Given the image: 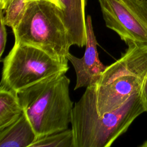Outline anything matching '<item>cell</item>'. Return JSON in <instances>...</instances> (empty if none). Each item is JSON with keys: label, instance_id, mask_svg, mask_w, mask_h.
Segmentation results:
<instances>
[{"label": "cell", "instance_id": "3", "mask_svg": "<svg viewBox=\"0 0 147 147\" xmlns=\"http://www.w3.org/2000/svg\"><path fill=\"white\" fill-rule=\"evenodd\" d=\"M121 57L107 65L95 85V103L99 115L123 105L141 91L147 76V45L127 44Z\"/></svg>", "mask_w": 147, "mask_h": 147}, {"label": "cell", "instance_id": "8", "mask_svg": "<svg viewBox=\"0 0 147 147\" xmlns=\"http://www.w3.org/2000/svg\"><path fill=\"white\" fill-rule=\"evenodd\" d=\"M65 26L68 32L71 46H85L86 27V0H58Z\"/></svg>", "mask_w": 147, "mask_h": 147}, {"label": "cell", "instance_id": "14", "mask_svg": "<svg viewBox=\"0 0 147 147\" xmlns=\"http://www.w3.org/2000/svg\"><path fill=\"white\" fill-rule=\"evenodd\" d=\"M141 96L145 112H147V76L144 82L141 90Z\"/></svg>", "mask_w": 147, "mask_h": 147}, {"label": "cell", "instance_id": "7", "mask_svg": "<svg viewBox=\"0 0 147 147\" xmlns=\"http://www.w3.org/2000/svg\"><path fill=\"white\" fill-rule=\"evenodd\" d=\"M86 42L84 55L78 58L70 52L67 57L75 70L76 82L75 90L96 85L106 68L100 61L97 50V41L94 34L90 16L86 18Z\"/></svg>", "mask_w": 147, "mask_h": 147}, {"label": "cell", "instance_id": "15", "mask_svg": "<svg viewBox=\"0 0 147 147\" xmlns=\"http://www.w3.org/2000/svg\"><path fill=\"white\" fill-rule=\"evenodd\" d=\"M141 147H147V140L144 141L142 145H140Z\"/></svg>", "mask_w": 147, "mask_h": 147}, {"label": "cell", "instance_id": "1", "mask_svg": "<svg viewBox=\"0 0 147 147\" xmlns=\"http://www.w3.org/2000/svg\"><path fill=\"white\" fill-rule=\"evenodd\" d=\"M144 112L140 91L119 108L99 115L96 108L95 85L87 87L72 110L74 147H109Z\"/></svg>", "mask_w": 147, "mask_h": 147}, {"label": "cell", "instance_id": "6", "mask_svg": "<svg viewBox=\"0 0 147 147\" xmlns=\"http://www.w3.org/2000/svg\"><path fill=\"white\" fill-rule=\"evenodd\" d=\"M106 26L126 44L147 45V0H98Z\"/></svg>", "mask_w": 147, "mask_h": 147}, {"label": "cell", "instance_id": "4", "mask_svg": "<svg viewBox=\"0 0 147 147\" xmlns=\"http://www.w3.org/2000/svg\"><path fill=\"white\" fill-rule=\"evenodd\" d=\"M12 29L15 42L31 45L64 61L71 47L61 9L49 0L29 5L21 21Z\"/></svg>", "mask_w": 147, "mask_h": 147}, {"label": "cell", "instance_id": "5", "mask_svg": "<svg viewBox=\"0 0 147 147\" xmlns=\"http://www.w3.org/2000/svg\"><path fill=\"white\" fill-rule=\"evenodd\" d=\"M68 61L36 47L14 42L3 60L1 86L16 91L60 72H67Z\"/></svg>", "mask_w": 147, "mask_h": 147}, {"label": "cell", "instance_id": "13", "mask_svg": "<svg viewBox=\"0 0 147 147\" xmlns=\"http://www.w3.org/2000/svg\"><path fill=\"white\" fill-rule=\"evenodd\" d=\"M0 21H1V26H0V56H2V54L5 51L6 41H7V32L6 29V25L4 22L2 13L1 10L0 12Z\"/></svg>", "mask_w": 147, "mask_h": 147}, {"label": "cell", "instance_id": "2", "mask_svg": "<svg viewBox=\"0 0 147 147\" xmlns=\"http://www.w3.org/2000/svg\"><path fill=\"white\" fill-rule=\"evenodd\" d=\"M69 84L65 72H60L17 91L37 138L68 129L74 108Z\"/></svg>", "mask_w": 147, "mask_h": 147}, {"label": "cell", "instance_id": "16", "mask_svg": "<svg viewBox=\"0 0 147 147\" xmlns=\"http://www.w3.org/2000/svg\"><path fill=\"white\" fill-rule=\"evenodd\" d=\"M49 1H51V2H53V3H55L56 5H57L59 7L58 0H49Z\"/></svg>", "mask_w": 147, "mask_h": 147}, {"label": "cell", "instance_id": "12", "mask_svg": "<svg viewBox=\"0 0 147 147\" xmlns=\"http://www.w3.org/2000/svg\"><path fill=\"white\" fill-rule=\"evenodd\" d=\"M37 0H11L5 10H2L6 26L13 28L21 21L29 5Z\"/></svg>", "mask_w": 147, "mask_h": 147}, {"label": "cell", "instance_id": "10", "mask_svg": "<svg viewBox=\"0 0 147 147\" xmlns=\"http://www.w3.org/2000/svg\"><path fill=\"white\" fill-rule=\"evenodd\" d=\"M23 113L17 92L0 87V130L8 126Z\"/></svg>", "mask_w": 147, "mask_h": 147}, {"label": "cell", "instance_id": "11", "mask_svg": "<svg viewBox=\"0 0 147 147\" xmlns=\"http://www.w3.org/2000/svg\"><path fill=\"white\" fill-rule=\"evenodd\" d=\"M74 147L72 129L49 134L37 138L30 147Z\"/></svg>", "mask_w": 147, "mask_h": 147}, {"label": "cell", "instance_id": "9", "mask_svg": "<svg viewBox=\"0 0 147 147\" xmlns=\"http://www.w3.org/2000/svg\"><path fill=\"white\" fill-rule=\"evenodd\" d=\"M37 138L33 127L24 112L14 122L0 130L1 147H30Z\"/></svg>", "mask_w": 147, "mask_h": 147}]
</instances>
